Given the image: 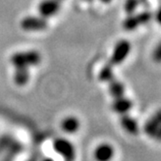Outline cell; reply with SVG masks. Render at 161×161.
Returning a JSON list of instances; mask_svg holds the SVG:
<instances>
[{"instance_id": "ba28073f", "label": "cell", "mask_w": 161, "mask_h": 161, "mask_svg": "<svg viewBox=\"0 0 161 161\" xmlns=\"http://www.w3.org/2000/svg\"><path fill=\"white\" fill-rule=\"evenodd\" d=\"M132 107H133L132 101L124 96L114 98L112 103V110L119 114H128V112L132 109Z\"/></svg>"}, {"instance_id": "e0dca14e", "label": "cell", "mask_w": 161, "mask_h": 161, "mask_svg": "<svg viewBox=\"0 0 161 161\" xmlns=\"http://www.w3.org/2000/svg\"><path fill=\"white\" fill-rule=\"evenodd\" d=\"M100 1H101L102 3H105V4H108V3L112 2V0H100Z\"/></svg>"}, {"instance_id": "7c38bea8", "label": "cell", "mask_w": 161, "mask_h": 161, "mask_svg": "<svg viewBox=\"0 0 161 161\" xmlns=\"http://www.w3.org/2000/svg\"><path fill=\"white\" fill-rule=\"evenodd\" d=\"M29 68H15L14 82L19 86H25L29 80Z\"/></svg>"}, {"instance_id": "9a60e30c", "label": "cell", "mask_w": 161, "mask_h": 161, "mask_svg": "<svg viewBox=\"0 0 161 161\" xmlns=\"http://www.w3.org/2000/svg\"><path fill=\"white\" fill-rule=\"evenodd\" d=\"M140 3V0H126L124 4V10L128 15H131L135 12L138 5Z\"/></svg>"}, {"instance_id": "8992f818", "label": "cell", "mask_w": 161, "mask_h": 161, "mask_svg": "<svg viewBox=\"0 0 161 161\" xmlns=\"http://www.w3.org/2000/svg\"><path fill=\"white\" fill-rule=\"evenodd\" d=\"M60 9V0H43L38 6V11L41 17L49 19L55 16Z\"/></svg>"}, {"instance_id": "30bf717a", "label": "cell", "mask_w": 161, "mask_h": 161, "mask_svg": "<svg viewBox=\"0 0 161 161\" xmlns=\"http://www.w3.org/2000/svg\"><path fill=\"white\" fill-rule=\"evenodd\" d=\"M94 156L99 161H108L114 156V148L109 144H101L96 147Z\"/></svg>"}, {"instance_id": "6da1fadb", "label": "cell", "mask_w": 161, "mask_h": 161, "mask_svg": "<svg viewBox=\"0 0 161 161\" xmlns=\"http://www.w3.org/2000/svg\"><path fill=\"white\" fill-rule=\"evenodd\" d=\"M10 62L15 68H29L41 62V54L37 51L19 52L10 57Z\"/></svg>"}, {"instance_id": "5b68a950", "label": "cell", "mask_w": 161, "mask_h": 161, "mask_svg": "<svg viewBox=\"0 0 161 161\" xmlns=\"http://www.w3.org/2000/svg\"><path fill=\"white\" fill-rule=\"evenodd\" d=\"M53 149L66 160H73L75 158V148L73 144L63 138H58L53 142Z\"/></svg>"}, {"instance_id": "277c9868", "label": "cell", "mask_w": 161, "mask_h": 161, "mask_svg": "<svg viewBox=\"0 0 161 161\" xmlns=\"http://www.w3.org/2000/svg\"><path fill=\"white\" fill-rule=\"evenodd\" d=\"M49 26L47 19L43 17L28 16L22 19L20 21V27L25 31H43Z\"/></svg>"}, {"instance_id": "2e32d148", "label": "cell", "mask_w": 161, "mask_h": 161, "mask_svg": "<svg viewBox=\"0 0 161 161\" xmlns=\"http://www.w3.org/2000/svg\"><path fill=\"white\" fill-rule=\"evenodd\" d=\"M160 46H157V48H156V50H155V52H154V53H153V56H154V58H155V60L156 61H160Z\"/></svg>"}, {"instance_id": "3957f363", "label": "cell", "mask_w": 161, "mask_h": 161, "mask_svg": "<svg viewBox=\"0 0 161 161\" xmlns=\"http://www.w3.org/2000/svg\"><path fill=\"white\" fill-rule=\"evenodd\" d=\"M131 52V44L127 40H120L114 46L113 54L110 59V64L113 66L121 64L129 55Z\"/></svg>"}, {"instance_id": "4fadbf2b", "label": "cell", "mask_w": 161, "mask_h": 161, "mask_svg": "<svg viewBox=\"0 0 161 161\" xmlns=\"http://www.w3.org/2000/svg\"><path fill=\"white\" fill-rule=\"evenodd\" d=\"M61 128L68 134L76 133L80 128V121L75 117H67L61 122Z\"/></svg>"}, {"instance_id": "9c48e42d", "label": "cell", "mask_w": 161, "mask_h": 161, "mask_svg": "<svg viewBox=\"0 0 161 161\" xmlns=\"http://www.w3.org/2000/svg\"><path fill=\"white\" fill-rule=\"evenodd\" d=\"M119 122L121 127L131 135H137L139 133V125L138 122L131 117L128 114H120Z\"/></svg>"}, {"instance_id": "8fae6325", "label": "cell", "mask_w": 161, "mask_h": 161, "mask_svg": "<svg viewBox=\"0 0 161 161\" xmlns=\"http://www.w3.org/2000/svg\"><path fill=\"white\" fill-rule=\"evenodd\" d=\"M108 85H109V92L114 99L124 96L125 93L124 85L121 82H119V80H117L116 77L112 79L110 82H108Z\"/></svg>"}, {"instance_id": "52a82bcc", "label": "cell", "mask_w": 161, "mask_h": 161, "mask_svg": "<svg viewBox=\"0 0 161 161\" xmlns=\"http://www.w3.org/2000/svg\"><path fill=\"white\" fill-rule=\"evenodd\" d=\"M145 132L153 138L160 139L161 137V114L160 112H157L153 117H152L145 124Z\"/></svg>"}, {"instance_id": "ac0fdd59", "label": "cell", "mask_w": 161, "mask_h": 161, "mask_svg": "<svg viewBox=\"0 0 161 161\" xmlns=\"http://www.w3.org/2000/svg\"><path fill=\"white\" fill-rule=\"evenodd\" d=\"M86 1H91V0H86Z\"/></svg>"}, {"instance_id": "7a4b0ae2", "label": "cell", "mask_w": 161, "mask_h": 161, "mask_svg": "<svg viewBox=\"0 0 161 161\" xmlns=\"http://www.w3.org/2000/svg\"><path fill=\"white\" fill-rule=\"evenodd\" d=\"M153 19V14L149 11H144L139 14H131L128 15L123 22L122 26L126 31H134L136 28H138L141 25L148 24L151 19Z\"/></svg>"}, {"instance_id": "5bb4252c", "label": "cell", "mask_w": 161, "mask_h": 161, "mask_svg": "<svg viewBox=\"0 0 161 161\" xmlns=\"http://www.w3.org/2000/svg\"><path fill=\"white\" fill-rule=\"evenodd\" d=\"M114 78V74L113 71V65L111 64L105 65L100 70L99 75H98V80L103 83H108Z\"/></svg>"}]
</instances>
